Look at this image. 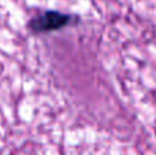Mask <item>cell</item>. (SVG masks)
I'll return each instance as SVG.
<instances>
[{
	"mask_svg": "<svg viewBox=\"0 0 156 155\" xmlns=\"http://www.w3.org/2000/svg\"><path fill=\"white\" fill-rule=\"evenodd\" d=\"M74 19L77 18L70 14L60 13L56 10H47L30 19L27 22V27L34 34H41V33H49L63 29L73 23Z\"/></svg>",
	"mask_w": 156,
	"mask_h": 155,
	"instance_id": "6da1fadb",
	"label": "cell"
}]
</instances>
